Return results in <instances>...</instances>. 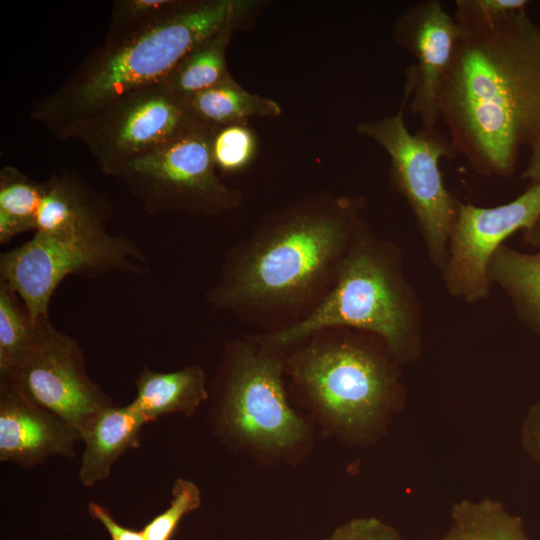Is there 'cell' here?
I'll return each instance as SVG.
<instances>
[{
	"label": "cell",
	"mask_w": 540,
	"mask_h": 540,
	"mask_svg": "<svg viewBox=\"0 0 540 540\" xmlns=\"http://www.w3.org/2000/svg\"><path fill=\"white\" fill-rule=\"evenodd\" d=\"M457 23L439 119L474 172L508 177L520 150L540 142V27L527 11Z\"/></svg>",
	"instance_id": "cell-1"
},
{
	"label": "cell",
	"mask_w": 540,
	"mask_h": 540,
	"mask_svg": "<svg viewBox=\"0 0 540 540\" xmlns=\"http://www.w3.org/2000/svg\"><path fill=\"white\" fill-rule=\"evenodd\" d=\"M362 221L347 198L281 216L232 249L207 301L235 313L299 306L334 281Z\"/></svg>",
	"instance_id": "cell-2"
},
{
	"label": "cell",
	"mask_w": 540,
	"mask_h": 540,
	"mask_svg": "<svg viewBox=\"0 0 540 540\" xmlns=\"http://www.w3.org/2000/svg\"><path fill=\"white\" fill-rule=\"evenodd\" d=\"M257 6L247 0L188 2L178 13L116 47L90 52L54 92L33 104L30 118L59 140L116 99L164 81L181 59L220 30L239 24Z\"/></svg>",
	"instance_id": "cell-3"
},
{
	"label": "cell",
	"mask_w": 540,
	"mask_h": 540,
	"mask_svg": "<svg viewBox=\"0 0 540 540\" xmlns=\"http://www.w3.org/2000/svg\"><path fill=\"white\" fill-rule=\"evenodd\" d=\"M402 255L361 222L340 261L332 288L303 319L266 336L274 347L300 341L329 327H352L379 337L398 357L416 353L422 310L408 282Z\"/></svg>",
	"instance_id": "cell-4"
},
{
	"label": "cell",
	"mask_w": 540,
	"mask_h": 540,
	"mask_svg": "<svg viewBox=\"0 0 540 540\" xmlns=\"http://www.w3.org/2000/svg\"><path fill=\"white\" fill-rule=\"evenodd\" d=\"M409 98L404 90L395 114L359 123L356 131L388 154L391 182L410 207L431 262L442 272L460 201L444 184L440 160L456 151L436 128L423 127L416 133L408 130L404 110Z\"/></svg>",
	"instance_id": "cell-5"
},
{
	"label": "cell",
	"mask_w": 540,
	"mask_h": 540,
	"mask_svg": "<svg viewBox=\"0 0 540 540\" xmlns=\"http://www.w3.org/2000/svg\"><path fill=\"white\" fill-rule=\"evenodd\" d=\"M216 127H202L126 163L114 176L149 214L217 215L235 209L239 192L217 176Z\"/></svg>",
	"instance_id": "cell-6"
},
{
	"label": "cell",
	"mask_w": 540,
	"mask_h": 540,
	"mask_svg": "<svg viewBox=\"0 0 540 540\" xmlns=\"http://www.w3.org/2000/svg\"><path fill=\"white\" fill-rule=\"evenodd\" d=\"M145 262L144 251L125 235L61 240L35 232L31 239L1 253L0 281L19 295L37 320L49 315L50 301L65 278L138 274Z\"/></svg>",
	"instance_id": "cell-7"
},
{
	"label": "cell",
	"mask_w": 540,
	"mask_h": 540,
	"mask_svg": "<svg viewBox=\"0 0 540 540\" xmlns=\"http://www.w3.org/2000/svg\"><path fill=\"white\" fill-rule=\"evenodd\" d=\"M203 125L187 101L161 81L132 91L77 123L67 139L83 142L101 171L114 177L129 161Z\"/></svg>",
	"instance_id": "cell-8"
},
{
	"label": "cell",
	"mask_w": 540,
	"mask_h": 540,
	"mask_svg": "<svg viewBox=\"0 0 540 540\" xmlns=\"http://www.w3.org/2000/svg\"><path fill=\"white\" fill-rule=\"evenodd\" d=\"M281 373L273 354L244 344L231 350L220 403V422L231 435L271 451L303 438L304 422L287 403Z\"/></svg>",
	"instance_id": "cell-9"
},
{
	"label": "cell",
	"mask_w": 540,
	"mask_h": 540,
	"mask_svg": "<svg viewBox=\"0 0 540 540\" xmlns=\"http://www.w3.org/2000/svg\"><path fill=\"white\" fill-rule=\"evenodd\" d=\"M0 380L66 420L81 436L101 411L113 406L112 398L89 377L78 341L57 329L49 315L37 319L32 346Z\"/></svg>",
	"instance_id": "cell-10"
},
{
	"label": "cell",
	"mask_w": 540,
	"mask_h": 540,
	"mask_svg": "<svg viewBox=\"0 0 540 540\" xmlns=\"http://www.w3.org/2000/svg\"><path fill=\"white\" fill-rule=\"evenodd\" d=\"M294 377L319 410L348 427L373 419L393 387L385 361L355 341L307 348L295 363Z\"/></svg>",
	"instance_id": "cell-11"
},
{
	"label": "cell",
	"mask_w": 540,
	"mask_h": 540,
	"mask_svg": "<svg viewBox=\"0 0 540 540\" xmlns=\"http://www.w3.org/2000/svg\"><path fill=\"white\" fill-rule=\"evenodd\" d=\"M539 219L540 183L494 207L460 202L441 272L448 292L469 304L487 298L492 285L488 276L492 257L513 233L528 231Z\"/></svg>",
	"instance_id": "cell-12"
},
{
	"label": "cell",
	"mask_w": 540,
	"mask_h": 540,
	"mask_svg": "<svg viewBox=\"0 0 540 540\" xmlns=\"http://www.w3.org/2000/svg\"><path fill=\"white\" fill-rule=\"evenodd\" d=\"M459 35L457 21L439 0L416 2L394 21L395 43L416 61L406 70L405 86L411 90L409 109L425 128H436L440 120L439 92Z\"/></svg>",
	"instance_id": "cell-13"
},
{
	"label": "cell",
	"mask_w": 540,
	"mask_h": 540,
	"mask_svg": "<svg viewBox=\"0 0 540 540\" xmlns=\"http://www.w3.org/2000/svg\"><path fill=\"white\" fill-rule=\"evenodd\" d=\"M79 441L81 434L66 420L0 380L1 462L30 468L51 456L74 457Z\"/></svg>",
	"instance_id": "cell-14"
},
{
	"label": "cell",
	"mask_w": 540,
	"mask_h": 540,
	"mask_svg": "<svg viewBox=\"0 0 540 540\" xmlns=\"http://www.w3.org/2000/svg\"><path fill=\"white\" fill-rule=\"evenodd\" d=\"M43 183L35 232L61 240H87L109 233L111 203L78 174H53Z\"/></svg>",
	"instance_id": "cell-15"
},
{
	"label": "cell",
	"mask_w": 540,
	"mask_h": 540,
	"mask_svg": "<svg viewBox=\"0 0 540 540\" xmlns=\"http://www.w3.org/2000/svg\"><path fill=\"white\" fill-rule=\"evenodd\" d=\"M147 423L129 404L101 411L82 434L80 482L92 487L108 478L114 463L127 450L140 446L141 429Z\"/></svg>",
	"instance_id": "cell-16"
},
{
	"label": "cell",
	"mask_w": 540,
	"mask_h": 540,
	"mask_svg": "<svg viewBox=\"0 0 540 540\" xmlns=\"http://www.w3.org/2000/svg\"><path fill=\"white\" fill-rule=\"evenodd\" d=\"M135 386L136 396L129 405L149 423L170 413L191 416L208 398L205 373L198 365L171 372L143 367Z\"/></svg>",
	"instance_id": "cell-17"
},
{
	"label": "cell",
	"mask_w": 540,
	"mask_h": 540,
	"mask_svg": "<svg viewBox=\"0 0 540 540\" xmlns=\"http://www.w3.org/2000/svg\"><path fill=\"white\" fill-rule=\"evenodd\" d=\"M488 276L508 296L519 319L540 336V251L523 253L503 245L490 261Z\"/></svg>",
	"instance_id": "cell-18"
},
{
	"label": "cell",
	"mask_w": 540,
	"mask_h": 540,
	"mask_svg": "<svg viewBox=\"0 0 540 540\" xmlns=\"http://www.w3.org/2000/svg\"><path fill=\"white\" fill-rule=\"evenodd\" d=\"M186 101L200 121L216 128L244 124L252 117H277L282 112L277 102L246 91L231 76Z\"/></svg>",
	"instance_id": "cell-19"
},
{
	"label": "cell",
	"mask_w": 540,
	"mask_h": 540,
	"mask_svg": "<svg viewBox=\"0 0 540 540\" xmlns=\"http://www.w3.org/2000/svg\"><path fill=\"white\" fill-rule=\"evenodd\" d=\"M235 28L220 30L187 53L164 80L170 89L186 100L230 77L226 50Z\"/></svg>",
	"instance_id": "cell-20"
},
{
	"label": "cell",
	"mask_w": 540,
	"mask_h": 540,
	"mask_svg": "<svg viewBox=\"0 0 540 540\" xmlns=\"http://www.w3.org/2000/svg\"><path fill=\"white\" fill-rule=\"evenodd\" d=\"M44 183L7 165L0 170V243L36 231Z\"/></svg>",
	"instance_id": "cell-21"
},
{
	"label": "cell",
	"mask_w": 540,
	"mask_h": 540,
	"mask_svg": "<svg viewBox=\"0 0 540 540\" xmlns=\"http://www.w3.org/2000/svg\"><path fill=\"white\" fill-rule=\"evenodd\" d=\"M36 333L37 320L32 318L19 295L0 281V376L20 363Z\"/></svg>",
	"instance_id": "cell-22"
},
{
	"label": "cell",
	"mask_w": 540,
	"mask_h": 540,
	"mask_svg": "<svg viewBox=\"0 0 540 540\" xmlns=\"http://www.w3.org/2000/svg\"><path fill=\"white\" fill-rule=\"evenodd\" d=\"M188 4L179 0H117L103 45L116 47L157 26Z\"/></svg>",
	"instance_id": "cell-23"
},
{
	"label": "cell",
	"mask_w": 540,
	"mask_h": 540,
	"mask_svg": "<svg viewBox=\"0 0 540 540\" xmlns=\"http://www.w3.org/2000/svg\"><path fill=\"white\" fill-rule=\"evenodd\" d=\"M451 540H529L517 518L500 511L476 510L457 517Z\"/></svg>",
	"instance_id": "cell-24"
},
{
	"label": "cell",
	"mask_w": 540,
	"mask_h": 540,
	"mask_svg": "<svg viewBox=\"0 0 540 540\" xmlns=\"http://www.w3.org/2000/svg\"><path fill=\"white\" fill-rule=\"evenodd\" d=\"M257 150L254 132L244 124H231L215 129L211 152L216 169L238 172L247 167Z\"/></svg>",
	"instance_id": "cell-25"
},
{
	"label": "cell",
	"mask_w": 540,
	"mask_h": 540,
	"mask_svg": "<svg viewBox=\"0 0 540 540\" xmlns=\"http://www.w3.org/2000/svg\"><path fill=\"white\" fill-rule=\"evenodd\" d=\"M171 495L169 507L142 530L146 540H169L181 518L201 504L200 490L190 480L177 479Z\"/></svg>",
	"instance_id": "cell-26"
},
{
	"label": "cell",
	"mask_w": 540,
	"mask_h": 540,
	"mask_svg": "<svg viewBox=\"0 0 540 540\" xmlns=\"http://www.w3.org/2000/svg\"><path fill=\"white\" fill-rule=\"evenodd\" d=\"M528 0H457L453 16L456 21H482L527 11Z\"/></svg>",
	"instance_id": "cell-27"
},
{
	"label": "cell",
	"mask_w": 540,
	"mask_h": 540,
	"mask_svg": "<svg viewBox=\"0 0 540 540\" xmlns=\"http://www.w3.org/2000/svg\"><path fill=\"white\" fill-rule=\"evenodd\" d=\"M88 510L91 516L102 523L112 540H146L142 531H135L120 525L104 506L90 502Z\"/></svg>",
	"instance_id": "cell-28"
},
{
	"label": "cell",
	"mask_w": 540,
	"mask_h": 540,
	"mask_svg": "<svg viewBox=\"0 0 540 540\" xmlns=\"http://www.w3.org/2000/svg\"><path fill=\"white\" fill-rule=\"evenodd\" d=\"M528 449L540 459V404L532 410L525 429Z\"/></svg>",
	"instance_id": "cell-29"
},
{
	"label": "cell",
	"mask_w": 540,
	"mask_h": 540,
	"mask_svg": "<svg viewBox=\"0 0 540 540\" xmlns=\"http://www.w3.org/2000/svg\"><path fill=\"white\" fill-rule=\"evenodd\" d=\"M373 521H357L342 527L329 540H367Z\"/></svg>",
	"instance_id": "cell-30"
},
{
	"label": "cell",
	"mask_w": 540,
	"mask_h": 540,
	"mask_svg": "<svg viewBox=\"0 0 540 540\" xmlns=\"http://www.w3.org/2000/svg\"><path fill=\"white\" fill-rule=\"evenodd\" d=\"M523 178L531 184L540 183V142L531 148L528 164L523 171Z\"/></svg>",
	"instance_id": "cell-31"
},
{
	"label": "cell",
	"mask_w": 540,
	"mask_h": 540,
	"mask_svg": "<svg viewBox=\"0 0 540 540\" xmlns=\"http://www.w3.org/2000/svg\"><path fill=\"white\" fill-rule=\"evenodd\" d=\"M367 540H401L391 529L373 521Z\"/></svg>",
	"instance_id": "cell-32"
},
{
	"label": "cell",
	"mask_w": 540,
	"mask_h": 540,
	"mask_svg": "<svg viewBox=\"0 0 540 540\" xmlns=\"http://www.w3.org/2000/svg\"><path fill=\"white\" fill-rule=\"evenodd\" d=\"M525 243L540 249V219L528 231L524 232Z\"/></svg>",
	"instance_id": "cell-33"
},
{
	"label": "cell",
	"mask_w": 540,
	"mask_h": 540,
	"mask_svg": "<svg viewBox=\"0 0 540 540\" xmlns=\"http://www.w3.org/2000/svg\"><path fill=\"white\" fill-rule=\"evenodd\" d=\"M446 540H451V538H450V537H448V538H447Z\"/></svg>",
	"instance_id": "cell-34"
}]
</instances>
